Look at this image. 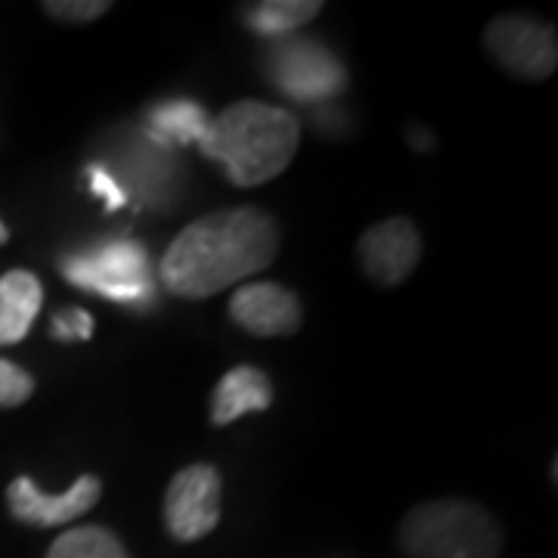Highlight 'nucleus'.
I'll use <instances>...</instances> for the list:
<instances>
[{
    "label": "nucleus",
    "instance_id": "1",
    "mask_svg": "<svg viewBox=\"0 0 558 558\" xmlns=\"http://www.w3.org/2000/svg\"><path fill=\"white\" fill-rule=\"evenodd\" d=\"M279 252L277 220L255 205L220 208L183 227L159 264L161 286L199 301L255 277Z\"/></svg>",
    "mask_w": 558,
    "mask_h": 558
},
{
    "label": "nucleus",
    "instance_id": "2",
    "mask_svg": "<svg viewBox=\"0 0 558 558\" xmlns=\"http://www.w3.org/2000/svg\"><path fill=\"white\" fill-rule=\"evenodd\" d=\"M301 146L299 119L279 106L242 100L208 121L202 156L218 161L233 186H260L279 178Z\"/></svg>",
    "mask_w": 558,
    "mask_h": 558
},
{
    "label": "nucleus",
    "instance_id": "3",
    "mask_svg": "<svg viewBox=\"0 0 558 558\" xmlns=\"http://www.w3.org/2000/svg\"><path fill=\"white\" fill-rule=\"evenodd\" d=\"M398 539L410 558H499L502 553L497 519L469 499H432L410 509Z\"/></svg>",
    "mask_w": 558,
    "mask_h": 558
},
{
    "label": "nucleus",
    "instance_id": "4",
    "mask_svg": "<svg viewBox=\"0 0 558 558\" xmlns=\"http://www.w3.org/2000/svg\"><path fill=\"white\" fill-rule=\"evenodd\" d=\"M62 277L84 292L119 304L146 307L156 299V277L149 252L137 240L116 236L87 252H75L60 264Z\"/></svg>",
    "mask_w": 558,
    "mask_h": 558
},
{
    "label": "nucleus",
    "instance_id": "5",
    "mask_svg": "<svg viewBox=\"0 0 558 558\" xmlns=\"http://www.w3.org/2000/svg\"><path fill=\"white\" fill-rule=\"evenodd\" d=\"M267 75L286 97L299 102H323L348 87V69L314 38H282L267 53Z\"/></svg>",
    "mask_w": 558,
    "mask_h": 558
},
{
    "label": "nucleus",
    "instance_id": "6",
    "mask_svg": "<svg viewBox=\"0 0 558 558\" xmlns=\"http://www.w3.org/2000/svg\"><path fill=\"white\" fill-rule=\"evenodd\" d=\"M490 57L515 78L546 81L558 69L556 25L531 20L524 13L497 16L484 28Z\"/></svg>",
    "mask_w": 558,
    "mask_h": 558
},
{
    "label": "nucleus",
    "instance_id": "7",
    "mask_svg": "<svg viewBox=\"0 0 558 558\" xmlns=\"http://www.w3.org/2000/svg\"><path fill=\"white\" fill-rule=\"evenodd\" d=\"M220 521V472L208 462L180 469L165 490V527L180 543L208 537Z\"/></svg>",
    "mask_w": 558,
    "mask_h": 558
},
{
    "label": "nucleus",
    "instance_id": "8",
    "mask_svg": "<svg viewBox=\"0 0 558 558\" xmlns=\"http://www.w3.org/2000/svg\"><path fill=\"white\" fill-rule=\"evenodd\" d=\"M102 497V481L97 475H81L62 494H44L32 478H16L7 487L10 515L28 527H60L87 515Z\"/></svg>",
    "mask_w": 558,
    "mask_h": 558
},
{
    "label": "nucleus",
    "instance_id": "9",
    "mask_svg": "<svg viewBox=\"0 0 558 558\" xmlns=\"http://www.w3.org/2000/svg\"><path fill=\"white\" fill-rule=\"evenodd\" d=\"M357 258L363 274L385 289L400 286L413 277L422 258V240L410 218H388L369 227L357 242Z\"/></svg>",
    "mask_w": 558,
    "mask_h": 558
},
{
    "label": "nucleus",
    "instance_id": "10",
    "mask_svg": "<svg viewBox=\"0 0 558 558\" xmlns=\"http://www.w3.org/2000/svg\"><path fill=\"white\" fill-rule=\"evenodd\" d=\"M230 317L258 339H279L299 332L301 301L282 282H248L240 286L230 299Z\"/></svg>",
    "mask_w": 558,
    "mask_h": 558
},
{
    "label": "nucleus",
    "instance_id": "11",
    "mask_svg": "<svg viewBox=\"0 0 558 558\" xmlns=\"http://www.w3.org/2000/svg\"><path fill=\"white\" fill-rule=\"evenodd\" d=\"M274 403V385L258 366H233L211 395V425H230L248 413H264Z\"/></svg>",
    "mask_w": 558,
    "mask_h": 558
},
{
    "label": "nucleus",
    "instance_id": "12",
    "mask_svg": "<svg viewBox=\"0 0 558 558\" xmlns=\"http://www.w3.org/2000/svg\"><path fill=\"white\" fill-rule=\"evenodd\" d=\"M44 304V286L32 270H10L0 277V344H20Z\"/></svg>",
    "mask_w": 558,
    "mask_h": 558
},
{
    "label": "nucleus",
    "instance_id": "13",
    "mask_svg": "<svg viewBox=\"0 0 558 558\" xmlns=\"http://www.w3.org/2000/svg\"><path fill=\"white\" fill-rule=\"evenodd\" d=\"M323 10L319 0H264L242 7V22L260 38H289Z\"/></svg>",
    "mask_w": 558,
    "mask_h": 558
},
{
    "label": "nucleus",
    "instance_id": "14",
    "mask_svg": "<svg viewBox=\"0 0 558 558\" xmlns=\"http://www.w3.org/2000/svg\"><path fill=\"white\" fill-rule=\"evenodd\" d=\"M146 121L153 128L149 137L159 146H174V143H199L208 131V112L193 100H165L146 109Z\"/></svg>",
    "mask_w": 558,
    "mask_h": 558
},
{
    "label": "nucleus",
    "instance_id": "15",
    "mask_svg": "<svg viewBox=\"0 0 558 558\" xmlns=\"http://www.w3.org/2000/svg\"><path fill=\"white\" fill-rule=\"evenodd\" d=\"M47 558H131L109 527H75L57 537Z\"/></svg>",
    "mask_w": 558,
    "mask_h": 558
},
{
    "label": "nucleus",
    "instance_id": "16",
    "mask_svg": "<svg viewBox=\"0 0 558 558\" xmlns=\"http://www.w3.org/2000/svg\"><path fill=\"white\" fill-rule=\"evenodd\" d=\"M112 10L109 0H50L44 3V13L53 20L69 22V25H84V22L102 20Z\"/></svg>",
    "mask_w": 558,
    "mask_h": 558
},
{
    "label": "nucleus",
    "instance_id": "17",
    "mask_svg": "<svg viewBox=\"0 0 558 558\" xmlns=\"http://www.w3.org/2000/svg\"><path fill=\"white\" fill-rule=\"evenodd\" d=\"M35 395V379L13 360H0V407H20Z\"/></svg>",
    "mask_w": 558,
    "mask_h": 558
},
{
    "label": "nucleus",
    "instance_id": "18",
    "mask_svg": "<svg viewBox=\"0 0 558 558\" xmlns=\"http://www.w3.org/2000/svg\"><path fill=\"white\" fill-rule=\"evenodd\" d=\"M94 336V317L81 307H65L53 317V339L60 341H87Z\"/></svg>",
    "mask_w": 558,
    "mask_h": 558
},
{
    "label": "nucleus",
    "instance_id": "19",
    "mask_svg": "<svg viewBox=\"0 0 558 558\" xmlns=\"http://www.w3.org/2000/svg\"><path fill=\"white\" fill-rule=\"evenodd\" d=\"M87 180H90V193L100 196L102 205H106V211H119L121 205L128 202V193L121 190L119 180L112 178V174H109L102 165H97V161L87 168Z\"/></svg>",
    "mask_w": 558,
    "mask_h": 558
},
{
    "label": "nucleus",
    "instance_id": "20",
    "mask_svg": "<svg viewBox=\"0 0 558 558\" xmlns=\"http://www.w3.org/2000/svg\"><path fill=\"white\" fill-rule=\"evenodd\" d=\"M7 240H10V230H7V223L0 220V245H7Z\"/></svg>",
    "mask_w": 558,
    "mask_h": 558
}]
</instances>
